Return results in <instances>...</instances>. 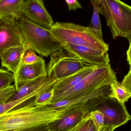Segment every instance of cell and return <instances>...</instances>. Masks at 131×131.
I'll use <instances>...</instances> for the list:
<instances>
[{"label":"cell","mask_w":131,"mask_h":131,"mask_svg":"<svg viewBox=\"0 0 131 131\" xmlns=\"http://www.w3.org/2000/svg\"><path fill=\"white\" fill-rule=\"evenodd\" d=\"M34 99L0 115V131H27L47 127L51 122L62 118L71 109L36 105Z\"/></svg>","instance_id":"6da1fadb"},{"label":"cell","mask_w":131,"mask_h":131,"mask_svg":"<svg viewBox=\"0 0 131 131\" xmlns=\"http://www.w3.org/2000/svg\"><path fill=\"white\" fill-rule=\"evenodd\" d=\"M54 37L61 44L84 46L107 52L109 47L93 30L72 23L57 22L50 29Z\"/></svg>","instance_id":"7a4b0ae2"},{"label":"cell","mask_w":131,"mask_h":131,"mask_svg":"<svg viewBox=\"0 0 131 131\" xmlns=\"http://www.w3.org/2000/svg\"><path fill=\"white\" fill-rule=\"evenodd\" d=\"M99 13L104 16L114 39L121 37L131 43V6L121 0H101Z\"/></svg>","instance_id":"3957f363"},{"label":"cell","mask_w":131,"mask_h":131,"mask_svg":"<svg viewBox=\"0 0 131 131\" xmlns=\"http://www.w3.org/2000/svg\"><path fill=\"white\" fill-rule=\"evenodd\" d=\"M18 21L25 44L38 54L48 57L62 47L49 29L31 22L23 16Z\"/></svg>","instance_id":"277c9868"},{"label":"cell","mask_w":131,"mask_h":131,"mask_svg":"<svg viewBox=\"0 0 131 131\" xmlns=\"http://www.w3.org/2000/svg\"><path fill=\"white\" fill-rule=\"evenodd\" d=\"M86 66L78 58L61 47L50 55L47 69V77L59 80Z\"/></svg>","instance_id":"5b68a950"},{"label":"cell","mask_w":131,"mask_h":131,"mask_svg":"<svg viewBox=\"0 0 131 131\" xmlns=\"http://www.w3.org/2000/svg\"><path fill=\"white\" fill-rule=\"evenodd\" d=\"M115 74L116 73L112 68L110 64L107 66L96 68L76 85L61 95L54 103L82 92L110 85L113 80L117 78Z\"/></svg>","instance_id":"8992f818"},{"label":"cell","mask_w":131,"mask_h":131,"mask_svg":"<svg viewBox=\"0 0 131 131\" xmlns=\"http://www.w3.org/2000/svg\"><path fill=\"white\" fill-rule=\"evenodd\" d=\"M95 110H99L104 114L105 125L118 127L131 120V115L128 112L125 104L109 96L104 97Z\"/></svg>","instance_id":"52a82bcc"},{"label":"cell","mask_w":131,"mask_h":131,"mask_svg":"<svg viewBox=\"0 0 131 131\" xmlns=\"http://www.w3.org/2000/svg\"><path fill=\"white\" fill-rule=\"evenodd\" d=\"M110 85L82 92L67 99L48 105L55 109H66L72 108L71 107L74 105L96 104L102 97L109 96L111 92Z\"/></svg>","instance_id":"ba28073f"},{"label":"cell","mask_w":131,"mask_h":131,"mask_svg":"<svg viewBox=\"0 0 131 131\" xmlns=\"http://www.w3.org/2000/svg\"><path fill=\"white\" fill-rule=\"evenodd\" d=\"M25 45L19 21L0 20V58L8 49Z\"/></svg>","instance_id":"9c48e42d"},{"label":"cell","mask_w":131,"mask_h":131,"mask_svg":"<svg viewBox=\"0 0 131 131\" xmlns=\"http://www.w3.org/2000/svg\"><path fill=\"white\" fill-rule=\"evenodd\" d=\"M61 47L78 58L86 66L101 67L110 64L107 52L70 44H65Z\"/></svg>","instance_id":"30bf717a"},{"label":"cell","mask_w":131,"mask_h":131,"mask_svg":"<svg viewBox=\"0 0 131 131\" xmlns=\"http://www.w3.org/2000/svg\"><path fill=\"white\" fill-rule=\"evenodd\" d=\"M95 108V106L92 104L74 107L69 109L62 118L50 123L47 128L49 131H68Z\"/></svg>","instance_id":"8fae6325"},{"label":"cell","mask_w":131,"mask_h":131,"mask_svg":"<svg viewBox=\"0 0 131 131\" xmlns=\"http://www.w3.org/2000/svg\"><path fill=\"white\" fill-rule=\"evenodd\" d=\"M22 12L23 17L45 28L50 30L54 24L43 0H24Z\"/></svg>","instance_id":"7c38bea8"},{"label":"cell","mask_w":131,"mask_h":131,"mask_svg":"<svg viewBox=\"0 0 131 131\" xmlns=\"http://www.w3.org/2000/svg\"><path fill=\"white\" fill-rule=\"evenodd\" d=\"M14 76V85L16 91L31 81L41 77L47 76L45 61L41 58L39 61L30 64L21 63Z\"/></svg>","instance_id":"4fadbf2b"},{"label":"cell","mask_w":131,"mask_h":131,"mask_svg":"<svg viewBox=\"0 0 131 131\" xmlns=\"http://www.w3.org/2000/svg\"><path fill=\"white\" fill-rule=\"evenodd\" d=\"M97 68L99 67L87 66L73 74L57 80L54 84V94L50 104L54 103L61 95L76 85Z\"/></svg>","instance_id":"5bb4252c"},{"label":"cell","mask_w":131,"mask_h":131,"mask_svg":"<svg viewBox=\"0 0 131 131\" xmlns=\"http://www.w3.org/2000/svg\"><path fill=\"white\" fill-rule=\"evenodd\" d=\"M29 48L27 45L10 48L5 51L1 57L2 66L15 74L22 62L25 51Z\"/></svg>","instance_id":"9a60e30c"},{"label":"cell","mask_w":131,"mask_h":131,"mask_svg":"<svg viewBox=\"0 0 131 131\" xmlns=\"http://www.w3.org/2000/svg\"><path fill=\"white\" fill-rule=\"evenodd\" d=\"M24 0H0V20L18 21L23 16Z\"/></svg>","instance_id":"2e32d148"},{"label":"cell","mask_w":131,"mask_h":131,"mask_svg":"<svg viewBox=\"0 0 131 131\" xmlns=\"http://www.w3.org/2000/svg\"><path fill=\"white\" fill-rule=\"evenodd\" d=\"M52 79L47 76L29 82L16 91L6 102L15 101L29 95L41 89Z\"/></svg>","instance_id":"e0dca14e"},{"label":"cell","mask_w":131,"mask_h":131,"mask_svg":"<svg viewBox=\"0 0 131 131\" xmlns=\"http://www.w3.org/2000/svg\"><path fill=\"white\" fill-rule=\"evenodd\" d=\"M111 92L109 97L114 98L122 104H125L131 98V94L122 83L115 79L111 84Z\"/></svg>","instance_id":"ac0fdd59"},{"label":"cell","mask_w":131,"mask_h":131,"mask_svg":"<svg viewBox=\"0 0 131 131\" xmlns=\"http://www.w3.org/2000/svg\"><path fill=\"white\" fill-rule=\"evenodd\" d=\"M93 6L92 17L89 27L91 28L101 38H103L99 16V5L101 0H90Z\"/></svg>","instance_id":"d6986e66"},{"label":"cell","mask_w":131,"mask_h":131,"mask_svg":"<svg viewBox=\"0 0 131 131\" xmlns=\"http://www.w3.org/2000/svg\"><path fill=\"white\" fill-rule=\"evenodd\" d=\"M53 86L38 94L35 98L34 103L36 105L47 106L50 104L53 97Z\"/></svg>","instance_id":"ffe728a7"},{"label":"cell","mask_w":131,"mask_h":131,"mask_svg":"<svg viewBox=\"0 0 131 131\" xmlns=\"http://www.w3.org/2000/svg\"><path fill=\"white\" fill-rule=\"evenodd\" d=\"M14 81V76L13 73L0 68V90L11 85Z\"/></svg>","instance_id":"44dd1931"},{"label":"cell","mask_w":131,"mask_h":131,"mask_svg":"<svg viewBox=\"0 0 131 131\" xmlns=\"http://www.w3.org/2000/svg\"><path fill=\"white\" fill-rule=\"evenodd\" d=\"M97 131H99L105 125V117L103 113L95 110L89 113Z\"/></svg>","instance_id":"7402d4cb"},{"label":"cell","mask_w":131,"mask_h":131,"mask_svg":"<svg viewBox=\"0 0 131 131\" xmlns=\"http://www.w3.org/2000/svg\"><path fill=\"white\" fill-rule=\"evenodd\" d=\"M42 58L38 57L34 51L28 48L25 52L21 63L25 64H30L39 61Z\"/></svg>","instance_id":"603a6c76"},{"label":"cell","mask_w":131,"mask_h":131,"mask_svg":"<svg viewBox=\"0 0 131 131\" xmlns=\"http://www.w3.org/2000/svg\"><path fill=\"white\" fill-rule=\"evenodd\" d=\"M16 91L14 85L0 90V104L5 103Z\"/></svg>","instance_id":"cb8c5ba5"},{"label":"cell","mask_w":131,"mask_h":131,"mask_svg":"<svg viewBox=\"0 0 131 131\" xmlns=\"http://www.w3.org/2000/svg\"><path fill=\"white\" fill-rule=\"evenodd\" d=\"M91 121V116L89 114L81 122L68 131H86Z\"/></svg>","instance_id":"d4e9b609"},{"label":"cell","mask_w":131,"mask_h":131,"mask_svg":"<svg viewBox=\"0 0 131 131\" xmlns=\"http://www.w3.org/2000/svg\"><path fill=\"white\" fill-rule=\"evenodd\" d=\"M68 5L69 11L75 10L80 8H82V7L78 0H65Z\"/></svg>","instance_id":"484cf974"},{"label":"cell","mask_w":131,"mask_h":131,"mask_svg":"<svg viewBox=\"0 0 131 131\" xmlns=\"http://www.w3.org/2000/svg\"><path fill=\"white\" fill-rule=\"evenodd\" d=\"M122 83L131 95V70H130L128 73L125 76Z\"/></svg>","instance_id":"4316f807"},{"label":"cell","mask_w":131,"mask_h":131,"mask_svg":"<svg viewBox=\"0 0 131 131\" xmlns=\"http://www.w3.org/2000/svg\"><path fill=\"white\" fill-rule=\"evenodd\" d=\"M117 128V126L104 125L99 131H114Z\"/></svg>","instance_id":"83f0119b"},{"label":"cell","mask_w":131,"mask_h":131,"mask_svg":"<svg viewBox=\"0 0 131 131\" xmlns=\"http://www.w3.org/2000/svg\"><path fill=\"white\" fill-rule=\"evenodd\" d=\"M127 58L130 66V70H131V43L130 44L129 48L127 51Z\"/></svg>","instance_id":"f1b7e54d"},{"label":"cell","mask_w":131,"mask_h":131,"mask_svg":"<svg viewBox=\"0 0 131 131\" xmlns=\"http://www.w3.org/2000/svg\"><path fill=\"white\" fill-rule=\"evenodd\" d=\"M86 131H97L93 121L92 120L89 127Z\"/></svg>","instance_id":"f546056e"},{"label":"cell","mask_w":131,"mask_h":131,"mask_svg":"<svg viewBox=\"0 0 131 131\" xmlns=\"http://www.w3.org/2000/svg\"><path fill=\"white\" fill-rule=\"evenodd\" d=\"M27 131H49L47 127H43L38 128H35L33 130Z\"/></svg>","instance_id":"4dcf8cb0"},{"label":"cell","mask_w":131,"mask_h":131,"mask_svg":"<svg viewBox=\"0 0 131 131\" xmlns=\"http://www.w3.org/2000/svg\"></svg>","instance_id":"1f68e13d"}]
</instances>
